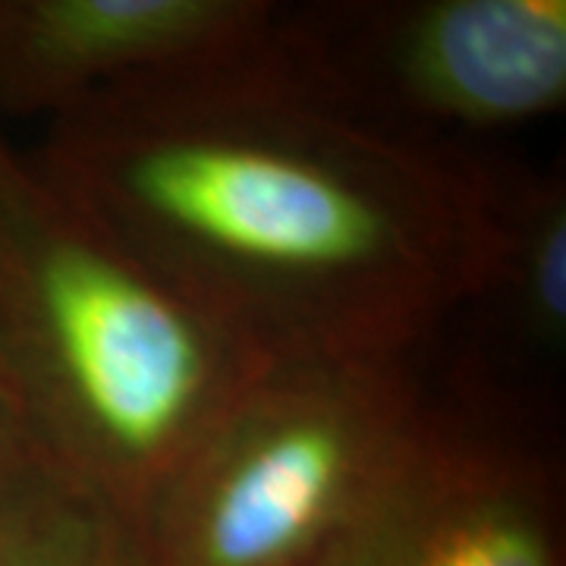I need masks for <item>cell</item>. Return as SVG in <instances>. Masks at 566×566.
Here are the masks:
<instances>
[{
	"label": "cell",
	"instance_id": "1",
	"mask_svg": "<svg viewBox=\"0 0 566 566\" xmlns=\"http://www.w3.org/2000/svg\"><path fill=\"white\" fill-rule=\"evenodd\" d=\"M29 164L268 363L431 353L494 237V161L363 117L277 13L237 54L61 114Z\"/></svg>",
	"mask_w": 566,
	"mask_h": 566
},
{
	"label": "cell",
	"instance_id": "2",
	"mask_svg": "<svg viewBox=\"0 0 566 566\" xmlns=\"http://www.w3.org/2000/svg\"><path fill=\"white\" fill-rule=\"evenodd\" d=\"M0 340L57 469L136 528L271 365L29 161L0 182Z\"/></svg>",
	"mask_w": 566,
	"mask_h": 566
},
{
	"label": "cell",
	"instance_id": "3",
	"mask_svg": "<svg viewBox=\"0 0 566 566\" xmlns=\"http://www.w3.org/2000/svg\"><path fill=\"white\" fill-rule=\"evenodd\" d=\"M428 353L264 365L139 526L142 566H315L434 403Z\"/></svg>",
	"mask_w": 566,
	"mask_h": 566
},
{
	"label": "cell",
	"instance_id": "4",
	"mask_svg": "<svg viewBox=\"0 0 566 566\" xmlns=\"http://www.w3.org/2000/svg\"><path fill=\"white\" fill-rule=\"evenodd\" d=\"M277 29L334 95L424 145L475 151L566 104V0L305 3Z\"/></svg>",
	"mask_w": 566,
	"mask_h": 566
},
{
	"label": "cell",
	"instance_id": "5",
	"mask_svg": "<svg viewBox=\"0 0 566 566\" xmlns=\"http://www.w3.org/2000/svg\"><path fill=\"white\" fill-rule=\"evenodd\" d=\"M560 438L434 387L422 431L315 566H564Z\"/></svg>",
	"mask_w": 566,
	"mask_h": 566
},
{
	"label": "cell",
	"instance_id": "6",
	"mask_svg": "<svg viewBox=\"0 0 566 566\" xmlns=\"http://www.w3.org/2000/svg\"><path fill=\"white\" fill-rule=\"evenodd\" d=\"M491 182V252L479 286L450 318L465 324V346L441 390L506 422L560 434L566 180L560 170L494 161Z\"/></svg>",
	"mask_w": 566,
	"mask_h": 566
},
{
	"label": "cell",
	"instance_id": "7",
	"mask_svg": "<svg viewBox=\"0 0 566 566\" xmlns=\"http://www.w3.org/2000/svg\"><path fill=\"white\" fill-rule=\"evenodd\" d=\"M268 0H0V111L51 117L126 82L237 54Z\"/></svg>",
	"mask_w": 566,
	"mask_h": 566
},
{
	"label": "cell",
	"instance_id": "8",
	"mask_svg": "<svg viewBox=\"0 0 566 566\" xmlns=\"http://www.w3.org/2000/svg\"><path fill=\"white\" fill-rule=\"evenodd\" d=\"M0 566H142L139 528L80 485L54 482L0 510Z\"/></svg>",
	"mask_w": 566,
	"mask_h": 566
},
{
	"label": "cell",
	"instance_id": "9",
	"mask_svg": "<svg viewBox=\"0 0 566 566\" xmlns=\"http://www.w3.org/2000/svg\"><path fill=\"white\" fill-rule=\"evenodd\" d=\"M54 482H70L41 441L0 340V510Z\"/></svg>",
	"mask_w": 566,
	"mask_h": 566
},
{
	"label": "cell",
	"instance_id": "10",
	"mask_svg": "<svg viewBox=\"0 0 566 566\" xmlns=\"http://www.w3.org/2000/svg\"><path fill=\"white\" fill-rule=\"evenodd\" d=\"M22 167V158L20 155H13V148L3 142V136H0V182H7L17 170Z\"/></svg>",
	"mask_w": 566,
	"mask_h": 566
}]
</instances>
